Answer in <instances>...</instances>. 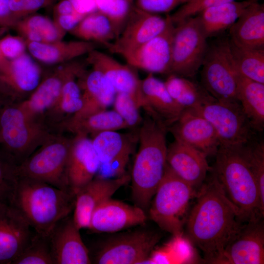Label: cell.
Segmentation results:
<instances>
[{
  "mask_svg": "<svg viewBox=\"0 0 264 264\" xmlns=\"http://www.w3.org/2000/svg\"><path fill=\"white\" fill-rule=\"evenodd\" d=\"M186 222L189 241L202 251L209 264H215L243 223L239 209L213 175L200 190Z\"/></svg>",
  "mask_w": 264,
  "mask_h": 264,
  "instance_id": "cell-1",
  "label": "cell"
},
{
  "mask_svg": "<svg viewBox=\"0 0 264 264\" xmlns=\"http://www.w3.org/2000/svg\"><path fill=\"white\" fill-rule=\"evenodd\" d=\"M75 195L47 183L20 177L11 204L36 233L48 236L73 211Z\"/></svg>",
  "mask_w": 264,
  "mask_h": 264,
  "instance_id": "cell-2",
  "label": "cell"
},
{
  "mask_svg": "<svg viewBox=\"0 0 264 264\" xmlns=\"http://www.w3.org/2000/svg\"><path fill=\"white\" fill-rule=\"evenodd\" d=\"M167 128L148 114L137 134L139 146L132 174V197L135 205L148 207L163 177L167 165Z\"/></svg>",
  "mask_w": 264,
  "mask_h": 264,
  "instance_id": "cell-3",
  "label": "cell"
},
{
  "mask_svg": "<svg viewBox=\"0 0 264 264\" xmlns=\"http://www.w3.org/2000/svg\"><path fill=\"white\" fill-rule=\"evenodd\" d=\"M215 156L212 175L239 209L242 221L263 218L257 182L239 146L220 145Z\"/></svg>",
  "mask_w": 264,
  "mask_h": 264,
  "instance_id": "cell-4",
  "label": "cell"
},
{
  "mask_svg": "<svg viewBox=\"0 0 264 264\" xmlns=\"http://www.w3.org/2000/svg\"><path fill=\"white\" fill-rule=\"evenodd\" d=\"M52 134L44 123L27 117L18 104L5 105L0 115V152L16 166Z\"/></svg>",
  "mask_w": 264,
  "mask_h": 264,
  "instance_id": "cell-5",
  "label": "cell"
},
{
  "mask_svg": "<svg viewBox=\"0 0 264 264\" xmlns=\"http://www.w3.org/2000/svg\"><path fill=\"white\" fill-rule=\"evenodd\" d=\"M194 195V188L178 177L167 164L150 208L151 219L175 237L181 236L189 203Z\"/></svg>",
  "mask_w": 264,
  "mask_h": 264,
  "instance_id": "cell-6",
  "label": "cell"
},
{
  "mask_svg": "<svg viewBox=\"0 0 264 264\" xmlns=\"http://www.w3.org/2000/svg\"><path fill=\"white\" fill-rule=\"evenodd\" d=\"M71 140L59 134H52L18 166L19 176L43 181L60 189L72 191L67 178Z\"/></svg>",
  "mask_w": 264,
  "mask_h": 264,
  "instance_id": "cell-7",
  "label": "cell"
},
{
  "mask_svg": "<svg viewBox=\"0 0 264 264\" xmlns=\"http://www.w3.org/2000/svg\"><path fill=\"white\" fill-rule=\"evenodd\" d=\"M229 41L223 37L208 46L201 66V85L219 101L239 102Z\"/></svg>",
  "mask_w": 264,
  "mask_h": 264,
  "instance_id": "cell-8",
  "label": "cell"
},
{
  "mask_svg": "<svg viewBox=\"0 0 264 264\" xmlns=\"http://www.w3.org/2000/svg\"><path fill=\"white\" fill-rule=\"evenodd\" d=\"M193 109L216 130L220 145L240 146L255 138L254 131L240 102H224L212 97Z\"/></svg>",
  "mask_w": 264,
  "mask_h": 264,
  "instance_id": "cell-9",
  "label": "cell"
},
{
  "mask_svg": "<svg viewBox=\"0 0 264 264\" xmlns=\"http://www.w3.org/2000/svg\"><path fill=\"white\" fill-rule=\"evenodd\" d=\"M169 74L194 77L201 66L208 45L196 16L175 25Z\"/></svg>",
  "mask_w": 264,
  "mask_h": 264,
  "instance_id": "cell-10",
  "label": "cell"
},
{
  "mask_svg": "<svg viewBox=\"0 0 264 264\" xmlns=\"http://www.w3.org/2000/svg\"><path fill=\"white\" fill-rule=\"evenodd\" d=\"M85 68V64L75 60L62 64L41 81L28 98L18 103V106L27 117L43 123L42 118L58 102L66 80Z\"/></svg>",
  "mask_w": 264,
  "mask_h": 264,
  "instance_id": "cell-11",
  "label": "cell"
},
{
  "mask_svg": "<svg viewBox=\"0 0 264 264\" xmlns=\"http://www.w3.org/2000/svg\"><path fill=\"white\" fill-rule=\"evenodd\" d=\"M160 235L140 230L110 239L101 247L95 257L99 264H145Z\"/></svg>",
  "mask_w": 264,
  "mask_h": 264,
  "instance_id": "cell-12",
  "label": "cell"
},
{
  "mask_svg": "<svg viewBox=\"0 0 264 264\" xmlns=\"http://www.w3.org/2000/svg\"><path fill=\"white\" fill-rule=\"evenodd\" d=\"M264 263V226L262 218L242 223L216 261L218 264Z\"/></svg>",
  "mask_w": 264,
  "mask_h": 264,
  "instance_id": "cell-13",
  "label": "cell"
},
{
  "mask_svg": "<svg viewBox=\"0 0 264 264\" xmlns=\"http://www.w3.org/2000/svg\"><path fill=\"white\" fill-rule=\"evenodd\" d=\"M168 21L158 14L142 11L135 5L119 36L107 48L123 57L162 32Z\"/></svg>",
  "mask_w": 264,
  "mask_h": 264,
  "instance_id": "cell-14",
  "label": "cell"
},
{
  "mask_svg": "<svg viewBox=\"0 0 264 264\" xmlns=\"http://www.w3.org/2000/svg\"><path fill=\"white\" fill-rule=\"evenodd\" d=\"M175 139L208 156L216 155L220 146L213 125L192 109H185L177 120L167 128Z\"/></svg>",
  "mask_w": 264,
  "mask_h": 264,
  "instance_id": "cell-15",
  "label": "cell"
},
{
  "mask_svg": "<svg viewBox=\"0 0 264 264\" xmlns=\"http://www.w3.org/2000/svg\"><path fill=\"white\" fill-rule=\"evenodd\" d=\"M164 30L133 52L124 56L127 64L150 73L169 74L175 26L168 14Z\"/></svg>",
  "mask_w": 264,
  "mask_h": 264,
  "instance_id": "cell-16",
  "label": "cell"
},
{
  "mask_svg": "<svg viewBox=\"0 0 264 264\" xmlns=\"http://www.w3.org/2000/svg\"><path fill=\"white\" fill-rule=\"evenodd\" d=\"M86 62L92 68L102 73L115 89L116 93H126L132 96L140 108L145 103L141 90V80L136 68L122 64L109 55L95 49L87 55Z\"/></svg>",
  "mask_w": 264,
  "mask_h": 264,
  "instance_id": "cell-17",
  "label": "cell"
},
{
  "mask_svg": "<svg viewBox=\"0 0 264 264\" xmlns=\"http://www.w3.org/2000/svg\"><path fill=\"white\" fill-rule=\"evenodd\" d=\"M131 176L105 179L95 177L75 193L73 220L79 229L88 228L95 209L111 196L121 187L128 184Z\"/></svg>",
  "mask_w": 264,
  "mask_h": 264,
  "instance_id": "cell-18",
  "label": "cell"
},
{
  "mask_svg": "<svg viewBox=\"0 0 264 264\" xmlns=\"http://www.w3.org/2000/svg\"><path fill=\"white\" fill-rule=\"evenodd\" d=\"M32 230L11 204L0 203V264H11L30 242Z\"/></svg>",
  "mask_w": 264,
  "mask_h": 264,
  "instance_id": "cell-19",
  "label": "cell"
},
{
  "mask_svg": "<svg viewBox=\"0 0 264 264\" xmlns=\"http://www.w3.org/2000/svg\"><path fill=\"white\" fill-rule=\"evenodd\" d=\"M40 66L27 53L6 60L0 67V89L12 98L29 95L41 81Z\"/></svg>",
  "mask_w": 264,
  "mask_h": 264,
  "instance_id": "cell-20",
  "label": "cell"
},
{
  "mask_svg": "<svg viewBox=\"0 0 264 264\" xmlns=\"http://www.w3.org/2000/svg\"><path fill=\"white\" fill-rule=\"evenodd\" d=\"M80 230L69 216L55 225L48 236L54 264L91 263Z\"/></svg>",
  "mask_w": 264,
  "mask_h": 264,
  "instance_id": "cell-21",
  "label": "cell"
},
{
  "mask_svg": "<svg viewBox=\"0 0 264 264\" xmlns=\"http://www.w3.org/2000/svg\"><path fill=\"white\" fill-rule=\"evenodd\" d=\"M147 219L142 208L110 198L95 209L88 229L93 232H114L143 224Z\"/></svg>",
  "mask_w": 264,
  "mask_h": 264,
  "instance_id": "cell-22",
  "label": "cell"
},
{
  "mask_svg": "<svg viewBox=\"0 0 264 264\" xmlns=\"http://www.w3.org/2000/svg\"><path fill=\"white\" fill-rule=\"evenodd\" d=\"M100 165L88 136L75 135L72 139L67 165L68 186L75 194L96 176Z\"/></svg>",
  "mask_w": 264,
  "mask_h": 264,
  "instance_id": "cell-23",
  "label": "cell"
},
{
  "mask_svg": "<svg viewBox=\"0 0 264 264\" xmlns=\"http://www.w3.org/2000/svg\"><path fill=\"white\" fill-rule=\"evenodd\" d=\"M206 157L198 150L176 139L167 147V165L194 188L202 183L207 172L211 170Z\"/></svg>",
  "mask_w": 264,
  "mask_h": 264,
  "instance_id": "cell-24",
  "label": "cell"
},
{
  "mask_svg": "<svg viewBox=\"0 0 264 264\" xmlns=\"http://www.w3.org/2000/svg\"><path fill=\"white\" fill-rule=\"evenodd\" d=\"M86 69L78 77L83 106L78 112L67 119L76 120L106 110L113 103L116 92L104 75L93 68Z\"/></svg>",
  "mask_w": 264,
  "mask_h": 264,
  "instance_id": "cell-25",
  "label": "cell"
},
{
  "mask_svg": "<svg viewBox=\"0 0 264 264\" xmlns=\"http://www.w3.org/2000/svg\"><path fill=\"white\" fill-rule=\"evenodd\" d=\"M141 90L147 114L167 128L174 124L185 109L170 96L164 82L149 74L141 80Z\"/></svg>",
  "mask_w": 264,
  "mask_h": 264,
  "instance_id": "cell-26",
  "label": "cell"
},
{
  "mask_svg": "<svg viewBox=\"0 0 264 264\" xmlns=\"http://www.w3.org/2000/svg\"><path fill=\"white\" fill-rule=\"evenodd\" d=\"M229 40L236 45L264 49V6L253 2L229 28Z\"/></svg>",
  "mask_w": 264,
  "mask_h": 264,
  "instance_id": "cell-27",
  "label": "cell"
},
{
  "mask_svg": "<svg viewBox=\"0 0 264 264\" xmlns=\"http://www.w3.org/2000/svg\"><path fill=\"white\" fill-rule=\"evenodd\" d=\"M26 44L27 49L32 56L48 65L63 64L75 60L96 49L98 44L81 40H61L50 43L26 42Z\"/></svg>",
  "mask_w": 264,
  "mask_h": 264,
  "instance_id": "cell-28",
  "label": "cell"
},
{
  "mask_svg": "<svg viewBox=\"0 0 264 264\" xmlns=\"http://www.w3.org/2000/svg\"><path fill=\"white\" fill-rule=\"evenodd\" d=\"M254 0L229 1L206 8L196 15L206 39L229 29Z\"/></svg>",
  "mask_w": 264,
  "mask_h": 264,
  "instance_id": "cell-29",
  "label": "cell"
},
{
  "mask_svg": "<svg viewBox=\"0 0 264 264\" xmlns=\"http://www.w3.org/2000/svg\"><path fill=\"white\" fill-rule=\"evenodd\" d=\"M235 70L238 100L253 129L262 132L264 128V84L246 78Z\"/></svg>",
  "mask_w": 264,
  "mask_h": 264,
  "instance_id": "cell-30",
  "label": "cell"
},
{
  "mask_svg": "<svg viewBox=\"0 0 264 264\" xmlns=\"http://www.w3.org/2000/svg\"><path fill=\"white\" fill-rule=\"evenodd\" d=\"M75 135L93 136L108 131H118L128 127L122 117L114 110H105L85 118L71 120L67 119L59 125Z\"/></svg>",
  "mask_w": 264,
  "mask_h": 264,
  "instance_id": "cell-31",
  "label": "cell"
},
{
  "mask_svg": "<svg viewBox=\"0 0 264 264\" xmlns=\"http://www.w3.org/2000/svg\"><path fill=\"white\" fill-rule=\"evenodd\" d=\"M69 32L81 40L106 47L116 38L110 20L98 11L85 16Z\"/></svg>",
  "mask_w": 264,
  "mask_h": 264,
  "instance_id": "cell-32",
  "label": "cell"
},
{
  "mask_svg": "<svg viewBox=\"0 0 264 264\" xmlns=\"http://www.w3.org/2000/svg\"><path fill=\"white\" fill-rule=\"evenodd\" d=\"M14 27L26 42L50 43L61 40L66 34L53 21L39 14H32L18 20Z\"/></svg>",
  "mask_w": 264,
  "mask_h": 264,
  "instance_id": "cell-33",
  "label": "cell"
},
{
  "mask_svg": "<svg viewBox=\"0 0 264 264\" xmlns=\"http://www.w3.org/2000/svg\"><path fill=\"white\" fill-rule=\"evenodd\" d=\"M135 135L117 131L100 132L93 136L92 145L100 163H106L129 151H133Z\"/></svg>",
  "mask_w": 264,
  "mask_h": 264,
  "instance_id": "cell-34",
  "label": "cell"
},
{
  "mask_svg": "<svg viewBox=\"0 0 264 264\" xmlns=\"http://www.w3.org/2000/svg\"><path fill=\"white\" fill-rule=\"evenodd\" d=\"M172 98L184 109L195 108L213 97L201 85L171 74L164 82Z\"/></svg>",
  "mask_w": 264,
  "mask_h": 264,
  "instance_id": "cell-35",
  "label": "cell"
},
{
  "mask_svg": "<svg viewBox=\"0 0 264 264\" xmlns=\"http://www.w3.org/2000/svg\"><path fill=\"white\" fill-rule=\"evenodd\" d=\"M229 47L236 71L246 78L264 84V49L239 47L230 40Z\"/></svg>",
  "mask_w": 264,
  "mask_h": 264,
  "instance_id": "cell-36",
  "label": "cell"
},
{
  "mask_svg": "<svg viewBox=\"0 0 264 264\" xmlns=\"http://www.w3.org/2000/svg\"><path fill=\"white\" fill-rule=\"evenodd\" d=\"M83 71L71 76L65 82L58 102L46 114L52 122L61 124L65 120V116H72L82 108V93L78 78Z\"/></svg>",
  "mask_w": 264,
  "mask_h": 264,
  "instance_id": "cell-37",
  "label": "cell"
},
{
  "mask_svg": "<svg viewBox=\"0 0 264 264\" xmlns=\"http://www.w3.org/2000/svg\"><path fill=\"white\" fill-rule=\"evenodd\" d=\"M240 151L257 182L260 212L264 215V144L255 138L239 146Z\"/></svg>",
  "mask_w": 264,
  "mask_h": 264,
  "instance_id": "cell-38",
  "label": "cell"
},
{
  "mask_svg": "<svg viewBox=\"0 0 264 264\" xmlns=\"http://www.w3.org/2000/svg\"><path fill=\"white\" fill-rule=\"evenodd\" d=\"M11 264H54L48 236L35 232L29 243Z\"/></svg>",
  "mask_w": 264,
  "mask_h": 264,
  "instance_id": "cell-39",
  "label": "cell"
},
{
  "mask_svg": "<svg viewBox=\"0 0 264 264\" xmlns=\"http://www.w3.org/2000/svg\"><path fill=\"white\" fill-rule=\"evenodd\" d=\"M134 0H94L97 11L105 15L110 21L116 38L134 7Z\"/></svg>",
  "mask_w": 264,
  "mask_h": 264,
  "instance_id": "cell-40",
  "label": "cell"
},
{
  "mask_svg": "<svg viewBox=\"0 0 264 264\" xmlns=\"http://www.w3.org/2000/svg\"><path fill=\"white\" fill-rule=\"evenodd\" d=\"M18 178V166L0 152V203L11 204Z\"/></svg>",
  "mask_w": 264,
  "mask_h": 264,
  "instance_id": "cell-41",
  "label": "cell"
},
{
  "mask_svg": "<svg viewBox=\"0 0 264 264\" xmlns=\"http://www.w3.org/2000/svg\"><path fill=\"white\" fill-rule=\"evenodd\" d=\"M113 104L114 110L124 120L128 128L141 124L142 118L139 110L140 108L132 96L126 93H117Z\"/></svg>",
  "mask_w": 264,
  "mask_h": 264,
  "instance_id": "cell-42",
  "label": "cell"
},
{
  "mask_svg": "<svg viewBox=\"0 0 264 264\" xmlns=\"http://www.w3.org/2000/svg\"><path fill=\"white\" fill-rule=\"evenodd\" d=\"M234 0H189L183 3L173 14L170 15V18L176 25L197 15L206 8Z\"/></svg>",
  "mask_w": 264,
  "mask_h": 264,
  "instance_id": "cell-43",
  "label": "cell"
},
{
  "mask_svg": "<svg viewBox=\"0 0 264 264\" xmlns=\"http://www.w3.org/2000/svg\"><path fill=\"white\" fill-rule=\"evenodd\" d=\"M133 151H128L109 162L100 163L95 177L111 179L121 177L126 174V168Z\"/></svg>",
  "mask_w": 264,
  "mask_h": 264,
  "instance_id": "cell-44",
  "label": "cell"
},
{
  "mask_svg": "<svg viewBox=\"0 0 264 264\" xmlns=\"http://www.w3.org/2000/svg\"><path fill=\"white\" fill-rule=\"evenodd\" d=\"M26 42L21 36L7 35L0 40V49L7 60L17 58L25 52Z\"/></svg>",
  "mask_w": 264,
  "mask_h": 264,
  "instance_id": "cell-45",
  "label": "cell"
},
{
  "mask_svg": "<svg viewBox=\"0 0 264 264\" xmlns=\"http://www.w3.org/2000/svg\"><path fill=\"white\" fill-rule=\"evenodd\" d=\"M181 4L180 0H135V6L146 12L169 13Z\"/></svg>",
  "mask_w": 264,
  "mask_h": 264,
  "instance_id": "cell-46",
  "label": "cell"
},
{
  "mask_svg": "<svg viewBox=\"0 0 264 264\" xmlns=\"http://www.w3.org/2000/svg\"><path fill=\"white\" fill-rule=\"evenodd\" d=\"M54 22L59 29L66 33L72 30L84 16L76 14H66L54 16Z\"/></svg>",
  "mask_w": 264,
  "mask_h": 264,
  "instance_id": "cell-47",
  "label": "cell"
},
{
  "mask_svg": "<svg viewBox=\"0 0 264 264\" xmlns=\"http://www.w3.org/2000/svg\"><path fill=\"white\" fill-rule=\"evenodd\" d=\"M9 0H0V27H14L16 22L9 7Z\"/></svg>",
  "mask_w": 264,
  "mask_h": 264,
  "instance_id": "cell-48",
  "label": "cell"
},
{
  "mask_svg": "<svg viewBox=\"0 0 264 264\" xmlns=\"http://www.w3.org/2000/svg\"><path fill=\"white\" fill-rule=\"evenodd\" d=\"M76 11L80 15L86 16L97 11L94 0H68Z\"/></svg>",
  "mask_w": 264,
  "mask_h": 264,
  "instance_id": "cell-49",
  "label": "cell"
},
{
  "mask_svg": "<svg viewBox=\"0 0 264 264\" xmlns=\"http://www.w3.org/2000/svg\"><path fill=\"white\" fill-rule=\"evenodd\" d=\"M176 238L178 240L176 241L177 243H176L175 248L178 255L183 257L187 261L191 260L193 256V250L190 242L185 240H181V236Z\"/></svg>",
  "mask_w": 264,
  "mask_h": 264,
  "instance_id": "cell-50",
  "label": "cell"
},
{
  "mask_svg": "<svg viewBox=\"0 0 264 264\" xmlns=\"http://www.w3.org/2000/svg\"><path fill=\"white\" fill-rule=\"evenodd\" d=\"M53 13L54 16L66 14H79L76 11L68 0H61L55 4L53 8Z\"/></svg>",
  "mask_w": 264,
  "mask_h": 264,
  "instance_id": "cell-51",
  "label": "cell"
},
{
  "mask_svg": "<svg viewBox=\"0 0 264 264\" xmlns=\"http://www.w3.org/2000/svg\"><path fill=\"white\" fill-rule=\"evenodd\" d=\"M46 0H24L22 18L32 15L42 7L46 6Z\"/></svg>",
  "mask_w": 264,
  "mask_h": 264,
  "instance_id": "cell-52",
  "label": "cell"
},
{
  "mask_svg": "<svg viewBox=\"0 0 264 264\" xmlns=\"http://www.w3.org/2000/svg\"><path fill=\"white\" fill-rule=\"evenodd\" d=\"M24 0H9V7L16 22L23 18Z\"/></svg>",
  "mask_w": 264,
  "mask_h": 264,
  "instance_id": "cell-53",
  "label": "cell"
},
{
  "mask_svg": "<svg viewBox=\"0 0 264 264\" xmlns=\"http://www.w3.org/2000/svg\"><path fill=\"white\" fill-rule=\"evenodd\" d=\"M170 258L164 252H155L151 258L146 261L145 264H168L170 263Z\"/></svg>",
  "mask_w": 264,
  "mask_h": 264,
  "instance_id": "cell-54",
  "label": "cell"
},
{
  "mask_svg": "<svg viewBox=\"0 0 264 264\" xmlns=\"http://www.w3.org/2000/svg\"><path fill=\"white\" fill-rule=\"evenodd\" d=\"M6 59L2 54V53L0 49V67L2 66V65L3 64L4 62L6 60Z\"/></svg>",
  "mask_w": 264,
  "mask_h": 264,
  "instance_id": "cell-55",
  "label": "cell"
},
{
  "mask_svg": "<svg viewBox=\"0 0 264 264\" xmlns=\"http://www.w3.org/2000/svg\"><path fill=\"white\" fill-rule=\"evenodd\" d=\"M57 0H46V7H50L52 6Z\"/></svg>",
  "mask_w": 264,
  "mask_h": 264,
  "instance_id": "cell-56",
  "label": "cell"
},
{
  "mask_svg": "<svg viewBox=\"0 0 264 264\" xmlns=\"http://www.w3.org/2000/svg\"><path fill=\"white\" fill-rule=\"evenodd\" d=\"M5 106L2 107L1 101V100L0 99V114H1V111H2V110H3V109L4 108V107Z\"/></svg>",
  "mask_w": 264,
  "mask_h": 264,
  "instance_id": "cell-57",
  "label": "cell"
},
{
  "mask_svg": "<svg viewBox=\"0 0 264 264\" xmlns=\"http://www.w3.org/2000/svg\"><path fill=\"white\" fill-rule=\"evenodd\" d=\"M180 0L181 1V4H183L189 0Z\"/></svg>",
  "mask_w": 264,
  "mask_h": 264,
  "instance_id": "cell-58",
  "label": "cell"
}]
</instances>
